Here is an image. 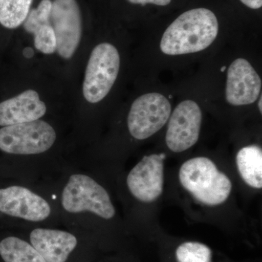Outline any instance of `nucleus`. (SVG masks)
<instances>
[{
	"instance_id": "obj_1",
	"label": "nucleus",
	"mask_w": 262,
	"mask_h": 262,
	"mask_svg": "<svg viewBox=\"0 0 262 262\" xmlns=\"http://www.w3.org/2000/svg\"><path fill=\"white\" fill-rule=\"evenodd\" d=\"M218 32V20L211 10L206 8L188 10L164 32L160 49L170 56L196 53L209 47Z\"/></svg>"
},
{
	"instance_id": "obj_2",
	"label": "nucleus",
	"mask_w": 262,
	"mask_h": 262,
	"mask_svg": "<svg viewBox=\"0 0 262 262\" xmlns=\"http://www.w3.org/2000/svg\"><path fill=\"white\" fill-rule=\"evenodd\" d=\"M182 187L194 198L207 206L225 203L232 192V182L215 164L205 157L184 162L179 173Z\"/></svg>"
},
{
	"instance_id": "obj_3",
	"label": "nucleus",
	"mask_w": 262,
	"mask_h": 262,
	"mask_svg": "<svg viewBox=\"0 0 262 262\" xmlns=\"http://www.w3.org/2000/svg\"><path fill=\"white\" fill-rule=\"evenodd\" d=\"M61 203L65 211L71 213L89 211L104 220H111L115 215L106 189L84 174L71 176L62 192Z\"/></svg>"
},
{
	"instance_id": "obj_4",
	"label": "nucleus",
	"mask_w": 262,
	"mask_h": 262,
	"mask_svg": "<svg viewBox=\"0 0 262 262\" xmlns=\"http://www.w3.org/2000/svg\"><path fill=\"white\" fill-rule=\"evenodd\" d=\"M118 51L110 43H101L94 48L86 67L83 96L89 102L96 103L107 96L120 71Z\"/></svg>"
},
{
	"instance_id": "obj_5",
	"label": "nucleus",
	"mask_w": 262,
	"mask_h": 262,
	"mask_svg": "<svg viewBox=\"0 0 262 262\" xmlns=\"http://www.w3.org/2000/svg\"><path fill=\"white\" fill-rule=\"evenodd\" d=\"M56 139L54 128L43 120L0 128V150L8 154H41L51 149Z\"/></svg>"
},
{
	"instance_id": "obj_6",
	"label": "nucleus",
	"mask_w": 262,
	"mask_h": 262,
	"mask_svg": "<svg viewBox=\"0 0 262 262\" xmlns=\"http://www.w3.org/2000/svg\"><path fill=\"white\" fill-rule=\"evenodd\" d=\"M171 105L158 93H150L136 98L131 106L127 127L130 135L144 140L158 132L168 121Z\"/></svg>"
},
{
	"instance_id": "obj_7",
	"label": "nucleus",
	"mask_w": 262,
	"mask_h": 262,
	"mask_svg": "<svg viewBox=\"0 0 262 262\" xmlns=\"http://www.w3.org/2000/svg\"><path fill=\"white\" fill-rule=\"evenodd\" d=\"M51 24L56 39V52L65 59L74 56L82 37V16L76 0H54Z\"/></svg>"
},
{
	"instance_id": "obj_8",
	"label": "nucleus",
	"mask_w": 262,
	"mask_h": 262,
	"mask_svg": "<svg viewBox=\"0 0 262 262\" xmlns=\"http://www.w3.org/2000/svg\"><path fill=\"white\" fill-rule=\"evenodd\" d=\"M165 142L170 151H186L198 142L201 134L202 112L198 103L186 100L169 117Z\"/></svg>"
},
{
	"instance_id": "obj_9",
	"label": "nucleus",
	"mask_w": 262,
	"mask_h": 262,
	"mask_svg": "<svg viewBox=\"0 0 262 262\" xmlns=\"http://www.w3.org/2000/svg\"><path fill=\"white\" fill-rule=\"evenodd\" d=\"M164 153L144 156L130 170L127 185L132 195L144 203L158 200L163 191Z\"/></svg>"
},
{
	"instance_id": "obj_10",
	"label": "nucleus",
	"mask_w": 262,
	"mask_h": 262,
	"mask_svg": "<svg viewBox=\"0 0 262 262\" xmlns=\"http://www.w3.org/2000/svg\"><path fill=\"white\" fill-rule=\"evenodd\" d=\"M0 212L29 222H42L51 214V207L42 196L20 186L0 189Z\"/></svg>"
},
{
	"instance_id": "obj_11",
	"label": "nucleus",
	"mask_w": 262,
	"mask_h": 262,
	"mask_svg": "<svg viewBox=\"0 0 262 262\" xmlns=\"http://www.w3.org/2000/svg\"><path fill=\"white\" fill-rule=\"evenodd\" d=\"M261 89L259 75L251 63L239 58L229 66L226 85V99L233 106L254 103Z\"/></svg>"
},
{
	"instance_id": "obj_12",
	"label": "nucleus",
	"mask_w": 262,
	"mask_h": 262,
	"mask_svg": "<svg viewBox=\"0 0 262 262\" xmlns=\"http://www.w3.org/2000/svg\"><path fill=\"white\" fill-rule=\"evenodd\" d=\"M47 111L46 103L41 101L34 90H27L15 97L0 103V126L35 121Z\"/></svg>"
},
{
	"instance_id": "obj_13",
	"label": "nucleus",
	"mask_w": 262,
	"mask_h": 262,
	"mask_svg": "<svg viewBox=\"0 0 262 262\" xmlns=\"http://www.w3.org/2000/svg\"><path fill=\"white\" fill-rule=\"evenodd\" d=\"M30 241L46 262L67 261L77 245L74 234L58 229H34Z\"/></svg>"
},
{
	"instance_id": "obj_14",
	"label": "nucleus",
	"mask_w": 262,
	"mask_h": 262,
	"mask_svg": "<svg viewBox=\"0 0 262 262\" xmlns=\"http://www.w3.org/2000/svg\"><path fill=\"white\" fill-rule=\"evenodd\" d=\"M241 177L250 187H262V151L259 146L251 145L242 148L236 157Z\"/></svg>"
},
{
	"instance_id": "obj_15",
	"label": "nucleus",
	"mask_w": 262,
	"mask_h": 262,
	"mask_svg": "<svg viewBox=\"0 0 262 262\" xmlns=\"http://www.w3.org/2000/svg\"><path fill=\"white\" fill-rule=\"evenodd\" d=\"M0 256L5 262H46L32 244L15 237L0 242Z\"/></svg>"
},
{
	"instance_id": "obj_16",
	"label": "nucleus",
	"mask_w": 262,
	"mask_h": 262,
	"mask_svg": "<svg viewBox=\"0 0 262 262\" xmlns=\"http://www.w3.org/2000/svg\"><path fill=\"white\" fill-rule=\"evenodd\" d=\"M33 0H0V24L5 28H18L27 18Z\"/></svg>"
},
{
	"instance_id": "obj_17",
	"label": "nucleus",
	"mask_w": 262,
	"mask_h": 262,
	"mask_svg": "<svg viewBox=\"0 0 262 262\" xmlns=\"http://www.w3.org/2000/svg\"><path fill=\"white\" fill-rule=\"evenodd\" d=\"M176 255L178 262H211V250L201 243H184L177 248Z\"/></svg>"
},
{
	"instance_id": "obj_18",
	"label": "nucleus",
	"mask_w": 262,
	"mask_h": 262,
	"mask_svg": "<svg viewBox=\"0 0 262 262\" xmlns=\"http://www.w3.org/2000/svg\"><path fill=\"white\" fill-rule=\"evenodd\" d=\"M51 0H42L37 9L29 11L27 18L24 22V28L27 32H34L42 26L51 24Z\"/></svg>"
},
{
	"instance_id": "obj_19",
	"label": "nucleus",
	"mask_w": 262,
	"mask_h": 262,
	"mask_svg": "<svg viewBox=\"0 0 262 262\" xmlns=\"http://www.w3.org/2000/svg\"><path fill=\"white\" fill-rule=\"evenodd\" d=\"M34 47L44 54L56 51V39L51 24L42 26L34 32Z\"/></svg>"
},
{
	"instance_id": "obj_20",
	"label": "nucleus",
	"mask_w": 262,
	"mask_h": 262,
	"mask_svg": "<svg viewBox=\"0 0 262 262\" xmlns=\"http://www.w3.org/2000/svg\"><path fill=\"white\" fill-rule=\"evenodd\" d=\"M133 4H139L141 5H145L146 4H153L155 5H159V6H166L170 4L171 0H127Z\"/></svg>"
},
{
	"instance_id": "obj_21",
	"label": "nucleus",
	"mask_w": 262,
	"mask_h": 262,
	"mask_svg": "<svg viewBox=\"0 0 262 262\" xmlns=\"http://www.w3.org/2000/svg\"><path fill=\"white\" fill-rule=\"evenodd\" d=\"M241 2L251 9H259L262 6V0H241Z\"/></svg>"
},
{
	"instance_id": "obj_22",
	"label": "nucleus",
	"mask_w": 262,
	"mask_h": 262,
	"mask_svg": "<svg viewBox=\"0 0 262 262\" xmlns=\"http://www.w3.org/2000/svg\"><path fill=\"white\" fill-rule=\"evenodd\" d=\"M23 54L24 56H25V58H32V57L34 56V50H33L32 48L29 47L24 48L23 51Z\"/></svg>"
},
{
	"instance_id": "obj_23",
	"label": "nucleus",
	"mask_w": 262,
	"mask_h": 262,
	"mask_svg": "<svg viewBox=\"0 0 262 262\" xmlns=\"http://www.w3.org/2000/svg\"><path fill=\"white\" fill-rule=\"evenodd\" d=\"M261 101H262V99H261V97H260V99H259V102H258V108H259V110H260V113H261V112H262V108H261Z\"/></svg>"
},
{
	"instance_id": "obj_24",
	"label": "nucleus",
	"mask_w": 262,
	"mask_h": 262,
	"mask_svg": "<svg viewBox=\"0 0 262 262\" xmlns=\"http://www.w3.org/2000/svg\"><path fill=\"white\" fill-rule=\"evenodd\" d=\"M225 69H226L225 67H222V70H221V71H222V72H224V71L225 70Z\"/></svg>"
}]
</instances>
